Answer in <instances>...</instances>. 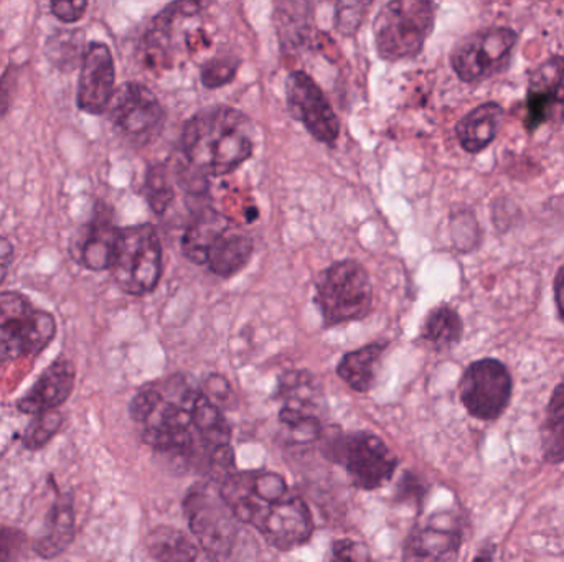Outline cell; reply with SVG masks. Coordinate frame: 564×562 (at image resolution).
I'll return each mask as SVG.
<instances>
[{
    "instance_id": "7c38bea8",
    "label": "cell",
    "mask_w": 564,
    "mask_h": 562,
    "mask_svg": "<svg viewBox=\"0 0 564 562\" xmlns=\"http://www.w3.org/2000/svg\"><path fill=\"white\" fill-rule=\"evenodd\" d=\"M289 112L322 144L334 145L340 121L317 82L304 71H292L285 81Z\"/></svg>"
},
{
    "instance_id": "d6986e66",
    "label": "cell",
    "mask_w": 564,
    "mask_h": 562,
    "mask_svg": "<svg viewBox=\"0 0 564 562\" xmlns=\"http://www.w3.org/2000/svg\"><path fill=\"white\" fill-rule=\"evenodd\" d=\"M75 508L69 495L56 498L46 517L45 530L35 543L36 554L52 560L68 550L76 535Z\"/></svg>"
},
{
    "instance_id": "5bb4252c",
    "label": "cell",
    "mask_w": 564,
    "mask_h": 562,
    "mask_svg": "<svg viewBox=\"0 0 564 562\" xmlns=\"http://www.w3.org/2000/svg\"><path fill=\"white\" fill-rule=\"evenodd\" d=\"M555 114L564 119L563 56H552L530 75L525 128L535 131Z\"/></svg>"
},
{
    "instance_id": "cb8c5ba5",
    "label": "cell",
    "mask_w": 564,
    "mask_h": 562,
    "mask_svg": "<svg viewBox=\"0 0 564 562\" xmlns=\"http://www.w3.org/2000/svg\"><path fill=\"white\" fill-rule=\"evenodd\" d=\"M421 335L437 349H449L463 337V320L451 307H437L431 310L430 316L424 320Z\"/></svg>"
},
{
    "instance_id": "ac0fdd59",
    "label": "cell",
    "mask_w": 564,
    "mask_h": 562,
    "mask_svg": "<svg viewBox=\"0 0 564 562\" xmlns=\"http://www.w3.org/2000/svg\"><path fill=\"white\" fill-rule=\"evenodd\" d=\"M503 108L499 102H484L467 112L457 122L456 134L464 151L477 154L489 147L499 134L502 124Z\"/></svg>"
},
{
    "instance_id": "52a82bcc",
    "label": "cell",
    "mask_w": 564,
    "mask_h": 562,
    "mask_svg": "<svg viewBox=\"0 0 564 562\" xmlns=\"http://www.w3.org/2000/svg\"><path fill=\"white\" fill-rule=\"evenodd\" d=\"M436 19L434 0H390L375 22V45L381 58L398 62L423 49Z\"/></svg>"
},
{
    "instance_id": "8fae6325",
    "label": "cell",
    "mask_w": 564,
    "mask_h": 562,
    "mask_svg": "<svg viewBox=\"0 0 564 562\" xmlns=\"http://www.w3.org/2000/svg\"><path fill=\"white\" fill-rule=\"evenodd\" d=\"M111 121L131 144L145 145L161 132L164 109L151 89L139 82H128L112 96Z\"/></svg>"
},
{
    "instance_id": "9a60e30c",
    "label": "cell",
    "mask_w": 564,
    "mask_h": 562,
    "mask_svg": "<svg viewBox=\"0 0 564 562\" xmlns=\"http://www.w3.org/2000/svg\"><path fill=\"white\" fill-rule=\"evenodd\" d=\"M115 59L106 43L93 42L83 56L78 82V108L88 114H102L115 96Z\"/></svg>"
},
{
    "instance_id": "83f0119b",
    "label": "cell",
    "mask_w": 564,
    "mask_h": 562,
    "mask_svg": "<svg viewBox=\"0 0 564 562\" xmlns=\"http://www.w3.org/2000/svg\"><path fill=\"white\" fill-rule=\"evenodd\" d=\"M373 0H335V29L341 35H355L367 19Z\"/></svg>"
},
{
    "instance_id": "30bf717a",
    "label": "cell",
    "mask_w": 564,
    "mask_h": 562,
    "mask_svg": "<svg viewBox=\"0 0 564 562\" xmlns=\"http://www.w3.org/2000/svg\"><path fill=\"white\" fill-rule=\"evenodd\" d=\"M512 376L499 360L473 363L460 379V401L474 418L494 421L512 399Z\"/></svg>"
},
{
    "instance_id": "277c9868",
    "label": "cell",
    "mask_w": 564,
    "mask_h": 562,
    "mask_svg": "<svg viewBox=\"0 0 564 562\" xmlns=\"http://www.w3.org/2000/svg\"><path fill=\"white\" fill-rule=\"evenodd\" d=\"M109 271L122 293L135 297L152 293L162 277V244L155 228H119Z\"/></svg>"
},
{
    "instance_id": "4fadbf2b",
    "label": "cell",
    "mask_w": 564,
    "mask_h": 562,
    "mask_svg": "<svg viewBox=\"0 0 564 562\" xmlns=\"http://www.w3.org/2000/svg\"><path fill=\"white\" fill-rule=\"evenodd\" d=\"M257 530L276 550L292 551L308 543L314 533V520L305 502L288 494L267 507Z\"/></svg>"
},
{
    "instance_id": "7402d4cb",
    "label": "cell",
    "mask_w": 564,
    "mask_h": 562,
    "mask_svg": "<svg viewBox=\"0 0 564 562\" xmlns=\"http://www.w3.org/2000/svg\"><path fill=\"white\" fill-rule=\"evenodd\" d=\"M276 20L282 46L285 49H297L311 35V3L308 0H282Z\"/></svg>"
},
{
    "instance_id": "836d02e7",
    "label": "cell",
    "mask_w": 564,
    "mask_h": 562,
    "mask_svg": "<svg viewBox=\"0 0 564 562\" xmlns=\"http://www.w3.org/2000/svg\"><path fill=\"white\" fill-rule=\"evenodd\" d=\"M12 82H15L12 71H7V75L0 79V115L6 114L7 109H9Z\"/></svg>"
},
{
    "instance_id": "484cf974",
    "label": "cell",
    "mask_w": 564,
    "mask_h": 562,
    "mask_svg": "<svg viewBox=\"0 0 564 562\" xmlns=\"http://www.w3.org/2000/svg\"><path fill=\"white\" fill-rule=\"evenodd\" d=\"M62 425L63 415L58 409H50V411L35 415L23 432V448L29 451H39V449L45 448L58 434Z\"/></svg>"
},
{
    "instance_id": "44dd1931",
    "label": "cell",
    "mask_w": 564,
    "mask_h": 562,
    "mask_svg": "<svg viewBox=\"0 0 564 562\" xmlns=\"http://www.w3.org/2000/svg\"><path fill=\"white\" fill-rule=\"evenodd\" d=\"M387 346V342H375L347 353L337 366V375L341 382L347 383L354 392H370Z\"/></svg>"
},
{
    "instance_id": "4dcf8cb0",
    "label": "cell",
    "mask_w": 564,
    "mask_h": 562,
    "mask_svg": "<svg viewBox=\"0 0 564 562\" xmlns=\"http://www.w3.org/2000/svg\"><path fill=\"white\" fill-rule=\"evenodd\" d=\"M23 537L17 530H0V561L15 560L23 548Z\"/></svg>"
},
{
    "instance_id": "1f68e13d",
    "label": "cell",
    "mask_w": 564,
    "mask_h": 562,
    "mask_svg": "<svg viewBox=\"0 0 564 562\" xmlns=\"http://www.w3.org/2000/svg\"><path fill=\"white\" fill-rule=\"evenodd\" d=\"M334 557L340 561H368L370 553L367 548L351 540H338L334 543Z\"/></svg>"
},
{
    "instance_id": "7a4b0ae2",
    "label": "cell",
    "mask_w": 564,
    "mask_h": 562,
    "mask_svg": "<svg viewBox=\"0 0 564 562\" xmlns=\"http://www.w3.org/2000/svg\"><path fill=\"white\" fill-rule=\"evenodd\" d=\"M182 251L192 263L205 264L217 276L231 277L250 263L254 246L247 233L210 213L187 228Z\"/></svg>"
},
{
    "instance_id": "f546056e",
    "label": "cell",
    "mask_w": 564,
    "mask_h": 562,
    "mask_svg": "<svg viewBox=\"0 0 564 562\" xmlns=\"http://www.w3.org/2000/svg\"><path fill=\"white\" fill-rule=\"evenodd\" d=\"M53 15L65 23H75L85 15L88 0H50Z\"/></svg>"
},
{
    "instance_id": "3957f363",
    "label": "cell",
    "mask_w": 564,
    "mask_h": 562,
    "mask_svg": "<svg viewBox=\"0 0 564 562\" xmlns=\"http://www.w3.org/2000/svg\"><path fill=\"white\" fill-rule=\"evenodd\" d=\"M56 337V320L17 290L0 293V363L40 355Z\"/></svg>"
},
{
    "instance_id": "ba28073f",
    "label": "cell",
    "mask_w": 564,
    "mask_h": 562,
    "mask_svg": "<svg viewBox=\"0 0 564 562\" xmlns=\"http://www.w3.org/2000/svg\"><path fill=\"white\" fill-rule=\"evenodd\" d=\"M185 518L198 547L215 560H227L238 540V518L225 502L220 482H202L188 491Z\"/></svg>"
},
{
    "instance_id": "e0dca14e",
    "label": "cell",
    "mask_w": 564,
    "mask_h": 562,
    "mask_svg": "<svg viewBox=\"0 0 564 562\" xmlns=\"http://www.w3.org/2000/svg\"><path fill=\"white\" fill-rule=\"evenodd\" d=\"M463 544V533L449 517H434L411 535L406 560H454Z\"/></svg>"
},
{
    "instance_id": "8992f818",
    "label": "cell",
    "mask_w": 564,
    "mask_h": 562,
    "mask_svg": "<svg viewBox=\"0 0 564 562\" xmlns=\"http://www.w3.org/2000/svg\"><path fill=\"white\" fill-rule=\"evenodd\" d=\"M322 452L325 458L344 465L351 484L361 491L383 487L393 478L398 459L378 436L370 432L341 434L332 431L321 434Z\"/></svg>"
},
{
    "instance_id": "2e32d148",
    "label": "cell",
    "mask_w": 564,
    "mask_h": 562,
    "mask_svg": "<svg viewBox=\"0 0 564 562\" xmlns=\"http://www.w3.org/2000/svg\"><path fill=\"white\" fill-rule=\"evenodd\" d=\"M75 379V365L66 359L56 360L40 375L30 392L17 403V408L23 415L30 416L58 409L72 396Z\"/></svg>"
},
{
    "instance_id": "d6a6232c",
    "label": "cell",
    "mask_w": 564,
    "mask_h": 562,
    "mask_svg": "<svg viewBox=\"0 0 564 562\" xmlns=\"http://www.w3.org/2000/svg\"><path fill=\"white\" fill-rule=\"evenodd\" d=\"M13 263V246L7 238L0 236V286L9 276Z\"/></svg>"
},
{
    "instance_id": "5b68a950",
    "label": "cell",
    "mask_w": 564,
    "mask_h": 562,
    "mask_svg": "<svg viewBox=\"0 0 564 562\" xmlns=\"http://www.w3.org/2000/svg\"><path fill=\"white\" fill-rule=\"evenodd\" d=\"M315 304L325 327L364 319L373 307V286L367 269L351 260L332 264L315 283Z\"/></svg>"
},
{
    "instance_id": "9c48e42d",
    "label": "cell",
    "mask_w": 564,
    "mask_h": 562,
    "mask_svg": "<svg viewBox=\"0 0 564 562\" xmlns=\"http://www.w3.org/2000/svg\"><path fill=\"white\" fill-rule=\"evenodd\" d=\"M519 35L507 26H492L457 43L451 65L464 82H479L506 71Z\"/></svg>"
},
{
    "instance_id": "6da1fadb",
    "label": "cell",
    "mask_w": 564,
    "mask_h": 562,
    "mask_svg": "<svg viewBox=\"0 0 564 562\" xmlns=\"http://www.w3.org/2000/svg\"><path fill=\"white\" fill-rule=\"evenodd\" d=\"M184 154L200 175H227L237 170L254 151L250 119L237 109L215 106L195 114L182 135Z\"/></svg>"
},
{
    "instance_id": "4316f807",
    "label": "cell",
    "mask_w": 564,
    "mask_h": 562,
    "mask_svg": "<svg viewBox=\"0 0 564 562\" xmlns=\"http://www.w3.org/2000/svg\"><path fill=\"white\" fill-rule=\"evenodd\" d=\"M174 187L164 165H154L149 168L145 177V197L154 213L162 214L167 211L174 201Z\"/></svg>"
},
{
    "instance_id": "d4e9b609",
    "label": "cell",
    "mask_w": 564,
    "mask_h": 562,
    "mask_svg": "<svg viewBox=\"0 0 564 562\" xmlns=\"http://www.w3.org/2000/svg\"><path fill=\"white\" fill-rule=\"evenodd\" d=\"M543 452L552 464L564 462V383L553 393L549 406V419L542 432Z\"/></svg>"
},
{
    "instance_id": "603a6c76",
    "label": "cell",
    "mask_w": 564,
    "mask_h": 562,
    "mask_svg": "<svg viewBox=\"0 0 564 562\" xmlns=\"http://www.w3.org/2000/svg\"><path fill=\"white\" fill-rule=\"evenodd\" d=\"M148 551L158 561H195L198 548L187 535L171 527H159L148 538Z\"/></svg>"
},
{
    "instance_id": "e575fe53",
    "label": "cell",
    "mask_w": 564,
    "mask_h": 562,
    "mask_svg": "<svg viewBox=\"0 0 564 562\" xmlns=\"http://www.w3.org/2000/svg\"><path fill=\"white\" fill-rule=\"evenodd\" d=\"M555 300L564 320V264L555 277Z\"/></svg>"
},
{
    "instance_id": "ffe728a7",
    "label": "cell",
    "mask_w": 564,
    "mask_h": 562,
    "mask_svg": "<svg viewBox=\"0 0 564 562\" xmlns=\"http://www.w3.org/2000/svg\"><path fill=\"white\" fill-rule=\"evenodd\" d=\"M118 231L106 214H98L76 246L75 261L96 273L109 271Z\"/></svg>"
},
{
    "instance_id": "f1b7e54d",
    "label": "cell",
    "mask_w": 564,
    "mask_h": 562,
    "mask_svg": "<svg viewBox=\"0 0 564 562\" xmlns=\"http://www.w3.org/2000/svg\"><path fill=\"white\" fill-rule=\"evenodd\" d=\"M238 63L230 58H215L202 68V82L207 88H220L237 75Z\"/></svg>"
}]
</instances>
